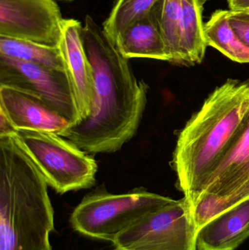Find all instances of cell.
Instances as JSON below:
<instances>
[{"mask_svg":"<svg viewBox=\"0 0 249 250\" xmlns=\"http://www.w3.org/2000/svg\"><path fill=\"white\" fill-rule=\"evenodd\" d=\"M249 198V109L230 147L191 207L199 230L211 220Z\"/></svg>","mask_w":249,"mask_h":250,"instance_id":"cell-6","label":"cell"},{"mask_svg":"<svg viewBox=\"0 0 249 250\" xmlns=\"http://www.w3.org/2000/svg\"><path fill=\"white\" fill-rule=\"evenodd\" d=\"M0 111L16 132L38 131L60 135L70 122L33 95L7 86H0Z\"/></svg>","mask_w":249,"mask_h":250,"instance_id":"cell-10","label":"cell"},{"mask_svg":"<svg viewBox=\"0 0 249 250\" xmlns=\"http://www.w3.org/2000/svg\"><path fill=\"white\" fill-rule=\"evenodd\" d=\"M230 10H249V0H228Z\"/></svg>","mask_w":249,"mask_h":250,"instance_id":"cell-20","label":"cell"},{"mask_svg":"<svg viewBox=\"0 0 249 250\" xmlns=\"http://www.w3.org/2000/svg\"><path fill=\"white\" fill-rule=\"evenodd\" d=\"M115 46L125 58L153 59L169 62L165 42L153 8L121 31Z\"/></svg>","mask_w":249,"mask_h":250,"instance_id":"cell-13","label":"cell"},{"mask_svg":"<svg viewBox=\"0 0 249 250\" xmlns=\"http://www.w3.org/2000/svg\"><path fill=\"white\" fill-rule=\"evenodd\" d=\"M61 1H74V0H61Z\"/></svg>","mask_w":249,"mask_h":250,"instance_id":"cell-21","label":"cell"},{"mask_svg":"<svg viewBox=\"0 0 249 250\" xmlns=\"http://www.w3.org/2000/svg\"><path fill=\"white\" fill-rule=\"evenodd\" d=\"M0 86L38 97L68 120L70 126L81 121L74 88L66 70L0 56Z\"/></svg>","mask_w":249,"mask_h":250,"instance_id":"cell-8","label":"cell"},{"mask_svg":"<svg viewBox=\"0 0 249 250\" xmlns=\"http://www.w3.org/2000/svg\"><path fill=\"white\" fill-rule=\"evenodd\" d=\"M48 183L16 134L0 135V250H52Z\"/></svg>","mask_w":249,"mask_h":250,"instance_id":"cell-3","label":"cell"},{"mask_svg":"<svg viewBox=\"0 0 249 250\" xmlns=\"http://www.w3.org/2000/svg\"><path fill=\"white\" fill-rule=\"evenodd\" d=\"M249 109V81L229 79L180 132L172 165L190 207L229 149Z\"/></svg>","mask_w":249,"mask_h":250,"instance_id":"cell-2","label":"cell"},{"mask_svg":"<svg viewBox=\"0 0 249 250\" xmlns=\"http://www.w3.org/2000/svg\"><path fill=\"white\" fill-rule=\"evenodd\" d=\"M64 18L55 0H0V36L58 47Z\"/></svg>","mask_w":249,"mask_h":250,"instance_id":"cell-9","label":"cell"},{"mask_svg":"<svg viewBox=\"0 0 249 250\" xmlns=\"http://www.w3.org/2000/svg\"><path fill=\"white\" fill-rule=\"evenodd\" d=\"M115 250H197L191 207L185 197L148 213L113 242Z\"/></svg>","mask_w":249,"mask_h":250,"instance_id":"cell-7","label":"cell"},{"mask_svg":"<svg viewBox=\"0 0 249 250\" xmlns=\"http://www.w3.org/2000/svg\"><path fill=\"white\" fill-rule=\"evenodd\" d=\"M249 237V198L206 223L196 236L197 250H235Z\"/></svg>","mask_w":249,"mask_h":250,"instance_id":"cell-12","label":"cell"},{"mask_svg":"<svg viewBox=\"0 0 249 250\" xmlns=\"http://www.w3.org/2000/svg\"><path fill=\"white\" fill-rule=\"evenodd\" d=\"M170 62L181 63V0H160L153 7Z\"/></svg>","mask_w":249,"mask_h":250,"instance_id":"cell-17","label":"cell"},{"mask_svg":"<svg viewBox=\"0 0 249 250\" xmlns=\"http://www.w3.org/2000/svg\"><path fill=\"white\" fill-rule=\"evenodd\" d=\"M0 56L66 70L65 64L58 47L47 46L29 41L0 36Z\"/></svg>","mask_w":249,"mask_h":250,"instance_id":"cell-16","label":"cell"},{"mask_svg":"<svg viewBox=\"0 0 249 250\" xmlns=\"http://www.w3.org/2000/svg\"><path fill=\"white\" fill-rule=\"evenodd\" d=\"M15 134L56 192L64 194L95 185L96 160L71 141L51 132L19 130Z\"/></svg>","mask_w":249,"mask_h":250,"instance_id":"cell-5","label":"cell"},{"mask_svg":"<svg viewBox=\"0 0 249 250\" xmlns=\"http://www.w3.org/2000/svg\"><path fill=\"white\" fill-rule=\"evenodd\" d=\"M82 37L94 73L93 109L87 118L58 135L88 154L114 153L138 129L147 86L137 81L128 59L89 15L85 17Z\"/></svg>","mask_w":249,"mask_h":250,"instance_id":"cell-1","label":"cell"},{"mask_svg":"<svg viewBox=\"0 0 249 250\" xmlns=\"http://www.w3.org/2000/svg\"><path fill=\"white\" fill-rule=\"evenodd\" d=\"M228 11L216 10L205 24L207 45L216 48L232 61L249 63V49L241 43L230 25Z\"/></svg>","mask_w":249,"mask_h":250,"instance_id":"cell-15","label":"cell"},{"mask_svg":"<svg viewBox=\"0 0 249 250\" xmlns=\"http://www.w3.org/2000/svg\"><path fill=\"white\" fill-rule=\"evenodd\" d=\"M82 32L83 24L79 21L64 19L58 48L73 83L83 121L90 115L93 109L95 80L93 70L83 45Z\"/></svg>","mask_w":249,"mask_h":250,"instance_id":"cell-11","label":"cell"},{"mask_svg":"<svg viewBox=\"0 0 249 250\" xmlns=\"http://www.w3.org/2000/svg\"><path fill=\"white\" fill-rule=\"evenodd\" d=\"M160 0H117L102 28L115 42L118 34L135 21L147 16ZM115 44V43H114Z\"/></svg>","mask_w":249,"mask_h":250,"instance_id":"cell-18","label":"cell"},{"mask_svg":"<svg viewBox=\"0 0 249 250\" xmlns=\"http://www.w3.org/2000/svg\"><path fill=\"white\" fill-rule=\"evenodd\" d=\"M228 21L241 43L249 49V10H230Z\"/></svg>","mask_w":249,"mask_h":250,"instance_id":"cell-19","label":"cell"},{"mask_svg":"<svg viewBox=\"0 0 249 250\" xmlns=\"http://www.w3.org/2000/svg\"><path fill=\"white\" fill-rule=\"evenodd\" d=\"M207 0H181V65L200 64L204 59L207 42L203 20V7Z\"/></svg>","mask_w":249,"mask_h":250,"instance_id":"cell-14","label":"cell"},{"mask_svg":"<svg viewBox=\"0 0 249 250\" xmlns=\"http://www.w3.org/2000/svg\"><path fill=\"white\" fill-rule=\"evenodd\" d=\"M174 201L143 188L122 194L95 191L86 195L75 208L70 224L84 236L113 243L139 219Z\"/></svg>","mask_w":249,"mask_h":250,"instance_id":"cell-4","label":"cell"}]
</instances>
